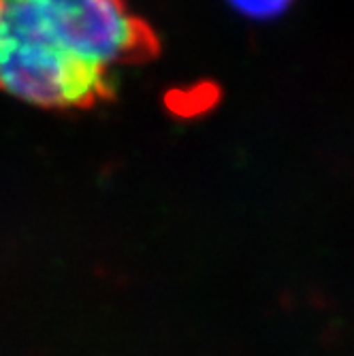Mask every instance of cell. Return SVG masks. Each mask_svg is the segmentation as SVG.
<instances>
[{
	"label": "cell",
	"mask_w": 354,
	"mask_h": 356,
	"mask_svg": "<svg viewBox=\"0 0 354 356\" xmlns=\"http://www.w3.org/2000/svg\"><path fill=\"white\" fill-rule=\"evenodd\" d=\"M229 3L250 17H273L291 7L293 0H229Z\"/></svg>",
	"instance_id": "cell-2"
},
{
	"label": "cell",
	"mask_w": 354,
	"mask_h": 356,
	"mask_svg": "<svg viewBox=\"0 0 354 356\" xmlns=\"http://www.w3.org/2000/svg\"><path fill=\"white\" fill-rule=\"evenodd\" d=\"M154 47L126 0H0V92L30 107H92Z\"/></svg>",
	"instance_id": "cell-1"
}]
</instances>
